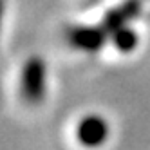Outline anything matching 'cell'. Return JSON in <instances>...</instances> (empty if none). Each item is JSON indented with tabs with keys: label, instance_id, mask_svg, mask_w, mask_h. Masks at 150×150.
<instances>
[{
	"label": "cell",
	"instance_id": "3957f363",
	"mask_svg": "<svg viewBox=\"0 0 150 150\" xmlns=\"http://www.w3.org/2000/svg\"><path fill=\"white\" fill-rule=\"evenodd\" d=\"M69 44L83 52H98L109 44V33H107L105 25H74L67 33Z\"/></svg>",
	"mask_w": 150,
	"mask_h": 150
},
{
	"label": "cell",
	"instance_id": "6da1fadb",
	"mask_svg": "<svg viewBox=\"0 0 150 150\" xmlns=\"http://www.w3.org/2000/svg\"><path fill=\"white\" fill-rule=\"evenodd\" d=\"M47 76V63L42 56L33 54L22 63L18 74V92L27 105L44 103L49 89Z\"/></svg>",
	"mask_w": 150,
	"mask_h": 150
},
{
	"label": "cell",
	"instance_id": "5b68a950",
	"mask_svg": "<svg viewBox=\"0 0 150 150\" xmlns=\"http://www.w3.org/2000/svg\"><path fill=\"white\" fill-rule=\"evenodd\" d=\"M4 13H6V0H0V33H2V24H4Z\"/></svg>",
	"mask_w": 150,
	"mask_h": 150
},
{
	"label": "cell",
	"instance_id": "7a4b0ae2",
	"mask_svg": "<svg viewBox=\"0 0 150 150\" xmlns=\"http://www.w3.org/2000/svg\"><path fill=\"white\" fill-rule=\"evenodd\" d=\"M74 137L83 146H101L110 137V125L98 112L83 114L74 125Z\"/></svg>",
	"mask_w": 150,
	"mask_h": 150
},
{
	"label": "cell",
	"instance_id": "277c9868",
	"mask_svg": "<svg viewBox=\"0 0 150 150\" xmlns=\"http://www.w3.org/2000/svg\"><path fill=\"white\" fill-rule=\"evenodd\" d=\"M139 35L137 31L128 24V22H123L120 25H116L109 31V44L121 54H130L134 52L139 45Z\"/></svg>",
	"mask_w": 150,
	"mask_h": 150
}]
</instances>
